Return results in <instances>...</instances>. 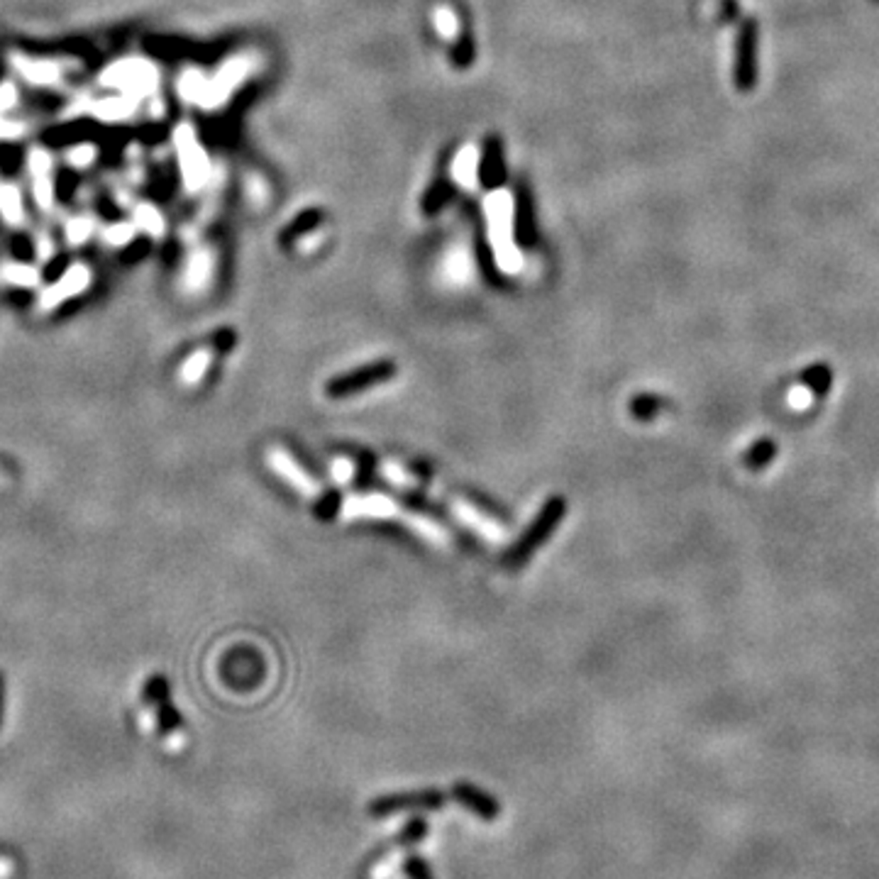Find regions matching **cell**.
<instances>
[{"instance_id":"obj_14","label":"cell","mask_w":879,"mask_h":879,"mask_svg":"<svg viewBox=\"0 0 879 879\" xmlns=\"http://www.w3.org/2000/svg\"><path fill=\"white\" fill-rule=\"evenodd\" d=\"M0 718H3V679H0Z\"/></svg>"},{"instance_id":"obj_3","label":"cell","mask_w":879,"mask_h":879,"mask_svg":"<svg viewBox=\"0 0 879 879\" xmlns=\"http://www.w3.org/2000/svg\"><path fill=\"white\" fill-rule=\"evenodd\" d=\"M450 511L452 515L457 518L464 528H469L472 533L491 543V545H506L508 543V528L504 523H498L494 515L484 514L474 504L469 501H462V498H452L450 501Z\"/></svg>"},{"instance_id":"obj_7","label":"cell","mask_w":879,"mask_h":879,"mask_svg":"<svg viewBox=\"0 0 879 879\" xmlns=\"http://www.w3.org/2000/svg\"><path fill=\"white\" fill-rule=\"evenodd\" d=\"M404 523L413 530V533H415V535H421L425 543H430V545L440 547V550L452 547V535L447 533V528H443V525L435 521V518L411 511V514H404Z\"/></svg>"},{"instance_id":"obj_13","label":"cell","mask_w":879,"mask_h":879,"mask_svg":"<svg viewBox=\"0 0 879 879\" xmlns=\"http://www.w3.org/2000/svg\"><path fill=\"white\" fill-rule=\"evenodd\" d=\"M437 30L443 35H454V15L447 10H437Z\"/></svg>"},{"instance_id":"obj_2","label":"cell","mask_w":879,"mask_h":879,"mask_svg":"<svg viewBox=\"0 0 879 879\" xmlns=\"http://www.w3.org/2000/svg\"><path fill=\"white\" fill-rule=\"evenodd\" d=\"M394 374H396V366L391 362H376V365L362 366L357 372L343 374L333 382H327L325 391L330 398L352 396V394H359V391L369 389V386H379V384L389 382V379H394Z\"/></svg>"},{"instance_id":"obj_6","label":"cell","mask_w":879,"mask_h":879,"mask_svg":"<svg viewBox=\"0 0 879 879\" xmlns=\"http://www.w3.org/2000/svg\"><path fill=\"white\" fill-rule=\"evenodd\" d=\"M340 514L347 521L350 518H376V521H382V518H396L404 511H401V504L396 498L386 496V494H352L343 501Z\"/></svg>"},{"instance_id":"obj_4","label":"cell","mask_w":879,"mask_h":879,"mask_svg":"<svg viewBox=\"0 0 879 879\" xmlns=\"http://www.w3.org/2000/svg\"><path fill=\"white\" fill-rule=\"evenodd\" d=\"M564 511H567V506H564V501L562 498H553V501H547L545 504V508L540 511V515H537L535 521H533V525L528 528V533L523 535V540L515 545V550L511 554H508V562L511 564H521V562H525V557H530L533 554V550H535L543 540H545L550 533L554 530V525L562 521V515H564Z\"/></svg>"},{"instance_id":"obj_10","label":"cell","mask_w":879,"mask_h":879,"mask_svg":"<svg viewBox=\"0 0 879 879\" xmlns=\"http://www.w3.org/2000/svg\"><path fill=\"white\" fill-rule=\"evenodd\" d=\"M454 179L462 184V186H474V176H476V152L474 149H464L462 155L457 156L454 162Z\"/></svg>"},{"instance_id":"obj_5","label":"cell","mask_w":879,"mask_h":879,"mask_svg":"<svg viewBox=\"0 0 879 879\" xmlns=\"http://www.w3.org/2000/svg\"><path fill=\"white\" fill-rule=\"evenodd\" d=\"M266 462H269L272 472H276V474H279L281 479L291 486V489H296L298 494H304V496L308 498H318L320 494H323L318 479H313V476L301 467V462L291 457L284 447H272L269 454H266Z\"/></svg>"},{"instance_id":"obj_8","label":"cell","mask_w":879,"mask_h":879,"mask_svg":"<svg viewBox=\"0 0 879 879\" xmlns=\"http://www.w3.org/2000/svg\"><path fill=\"white\" fill-rule=\"evenodd\" d=\"M379 474H382L389 484L398 486V489H415V486L421 484V479L413 474L411 469H405L404 464L391 462V459H386V462L379 464Z\"/></svg>"},{"instance_id":"obj_12","label":"cell","mask_w":879,"mask_h":879,"mask_svg":"<svg viewBox=\"0 0 879 879\" xmlns=\"http://www.w3.org/2000/svg\"><path fill=\"white\" fill-rule=\"evenodd\" d=\"M330 476H333L335 484L347 486V484L357 476V462L350 457H335L333 462H330Z\"/></svg>"},{"instance_id":"obj_9","label":"cell","mask_w":879,"mask_h":879,"mask_svg":"<svg viewBox=\"0 0 879 879\" xmlns=\"http://www.w3.org/2000/svg\"><path fill=\"white\" fill-rule=\"evenodd\" d=\"M444 274H447V279H450L452 284H457V286H462V284H467V281L472 279V257H469L467 249H457V252H452L450 257H447Z\"/></svg>"},{"instance_id":"obj_1","label":"cell","mask_w":879,"mask_h":879,"mask_svg":"<svg viewBox=\"0 0 879 879\" xmlns=\"http://www.w3.org/2000/svg\"><path fill=\"white\" fill-rule=\"evenodd\" d=\"M491 223V245H494V257L496 265L508 274H515L523 266V259L514 245V230H511V203L506 194H496L491 198V205H486Z\"/></svg>"},{"instance_id":"obj_11","label":"cell","mask_w":879,"mask_h":879,"mask_svg":"<svg viewBox=\"0 0 879 879\" xmlns=\"http://www.w3.org/2000/svg\"><path fill=\"white\" fill-rule=\"evenodd\" d=\"M208 365H211V352L208 350L195 352L194 357L188 359L186 365H184V382L186 384L201 382L203 374H205V369H208Z\"/></svg>"}]
</instances>
